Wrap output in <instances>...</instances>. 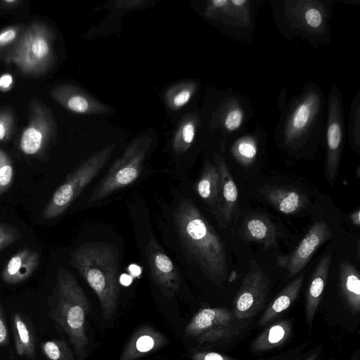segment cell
Instances as JSON below:
<instances>
[{
    "label": "cell",
    "instance_id": "obj_1",
    "mask_svg": "<svg viewBox=\"0 0 360 360\" xmlns=\"http://www.w3.org/2000/svg\"><path fill=\"white\" fill-rule=\"evenodd\" d=\"M179 239L205 276L221 286L228 277L224 244L210 222L190 200H180L174 212Z\"/></svg>",
    "mask_w": 360,
    "mask_h": 360
},
{
    "label": "cell",
    "instance_id": "obj_2",
    "mask_svg": "<svg viewBox=\"0 0 360 360\" xmlns=\"http://www.w3.org/2000/svg\"><path fill=\"white\" fill-rule=\"evenodd\" d=\"M70 258L71 265L96 295L103 318L110 319L119 297L117 250L105 243H88L77 248Z\"/></svg>",
    "mask_w": 360,
    "mask_h": 360
},
{
    "label": "cell",
    "instance_id": "obj_3",
    "mask_svg": "<svg viewBox=\"0 0 360 360\" xmlns=\"http://www.w3.org/2000/svg\"><path fill=\"white\" fill-rule=\"evenodd\" d=\"M90 306L87 297L74 276L60 266L49 302V316L67 335L77 360L87 356L89 339L86 320Z\"/></svg>",
    "mask_w": 360,
    "mask_h": 360
},
{
    "label": "cell",
    "instance_id": "obj_4",
    "mask_svg": "<svg viewBox=\"0 0 360 360\" xmlns=\"http://www.w3.org/2000/svg\"><path fill=\"white\" fill-rule=\"evenodd\" d=\"M151 143L152 139L149 136L134 139L90 193L87 203L101 201L113 192L136 181L141 173Z\"/></svg>",
    "mask_w": 360,
    "mask_h": 360
},
{
    "label": "cell",
    "instance_id": "obj_5",
    "mask_svg": "<svg viewBox=\"0 0 360 360\" xmlns=\"http://www.w3.org/2000/svg\"><path fill=\"white\" fill-rule=\"evenodd\" d=\"M115 147L114 143L103 147L68 174L44 207L42 217L51 219L63 214L100 172L111 157Z\"/></svg>",
    "mask_w": 360,
    "mask_h": 360
},
{
    "label": "cell",
    "instance_id": "obj_6",
    "mask_svg": "<svg viewBox=\"0 0 360 360\" xmlns=\"http://www.w3.org/2000/svg\"><path fill=\"white\" fill-rule=\"evenodd\" d=\"M236 320L232 312L226 308H202L192 317L184 333L200 345L227 343L239 333Z\"/></svg>",
    "mask_w": 360,
    "mask_h": 360
},
{
    "label": "cell",
    "instance_id": "obj_7",
    "mask_svg": "<svg viewBox=\"0 0 360 360\" xmlns=\"http://www.w3.org/2000/svg\"><path fill=\"white\" fill-rule=\"evenodd\" d=\"M267 274L255 260H251L233 304L232 314L238 320L255 316L262 307L269 291Z\"/></svg>",
    "mask_w": 360,
    "mask_h": 360
},
{
    "label": "cell",
    "instance_id": "obj_8",
    "mask_svg": "<svg viewBox=\"0 0 360 360\" xmlns=\"http://www.w3.org/2000/svg\"><path fill=\"white\" fill-rule=\"evenodd\" d=\"M146 256L153 281L165 296H173L180 288L179 273L153 236L149 238Z\"/></svg>",
    "mask_w": 360,
    "mask_h": 360
},
{
    "label": "cell",
    "instance_id": "obj_9",
    "mask_svg": "<svg viewBox=\"0 0 360 360\" xmlns=\"http://www.w3.org/2000/svg\"><path fill=\"white\" fill-rule=\"evenodd\" d=\"M340 98L338 91H330L327 126V156L326 175L328 183L333 185L338 172L343 137Z\"/></svg>",
    "mask_w": 360,
    "mask_h": 360
},
{
    "label": "cell",
    "instance_id": "obj_10",
    "mask_svg": "<svg viewBox=\"0 0 360 360\" xmlns=\"http://www.w3.org/2000/svg\"><path fill=\"white\" fill-rule=\"evenodd\" d=\"M331 236L330 229L323 220L316 221L285 262L288 277H293L304 269L317 249Z\"/></svg>",
    "mask_w": 360,
    "mask_h": 360
},
{
    "label": "cell",
    "instance_id": "obj_11",
    "mask_svg": "<svg viewBox=\"0 0 360 360\" xmlns=\"http://www.w3.org/2000/svg\"><path fill=\"white\" fill-rule=\"evenodd\" d=\"M167 342L162 333L150 326H143L132 335L118 360H136L160 349Z\"/></svg>",
    "mask_w": 360,
    "mask_h": 360
},
{
    "label": "cell",
    "instance_id": "obj_12",
    "mask_svg": "<svg viewBox=\"0 0 360 360\" xmlns=\"http://www.w3.org/2000/svg\"><path fill=\"white\" fill-rule=\"evenodd\" d=\"M220 181V219L219 224L226 226L231 222L238 204V189L224 159L214 155Z\"/></svg>",
    "mask_w": 360,
    "mask_h": 360
},
{
    "label": "cell",
    "instance_id": "obj_13",
    "mask_svg": "<svg viewBox=\"0 0 360 360\" xmlns=\"http://www.w3.org/2000/svg\"><path fill=\"white\" fill-rule=\"evenodd\" d=\"M39 262V255L36 250L22 248L7 261L1 272V278L9 285L20 283L32 276Z\"/></svg>",
    "mask_w": 360,
    "mask_h": 360
},
{
    "label": "cell",
    "instance_id": "obj_14",
    "mask_svg": "<svg viewBox=\"0 0 360 360\" xmlns=\"http://www.w3.org/2000/svg\"><path fill=\"white\" fill-rule=\"evenodd\" d=\"M332 256L323 255L317 264L311 278L305 302V317L310 326L314 321L327 281Z\"/></svg>",
    "mask_w": 360,
    "mask_h": 360
},
{
    "label": "cell",
    "instance_id": "obj_15",
    "mask_svg": "<svg viewBox=\"0 0 360 360\" xmlns=\"http://www.w3.org/2000/svg\"><path fill=\"white\" fill-rule=\"evenodd\" d=\"M195 189L198 195L207 205L218 222H219L221 207L220 181L215 165L210 162L205 164L201 175L196 184Z\"/></svg>",
    "mask_w": 360,
    "mask_h": 360
},
{
    "label": "cell",
    "instance_id": "obj_16",
    "mask_svg": "<svg viewBox=\"0 0 360 360\" xmlns=\"http://www.w3.org/2000/svg\"><path fill=\"white\" fill-rule=\"evenodd\" d=\"M12 329L17 354L28 359L35 358V333L28 319L20 312H14L12 316Z\"/></svg>",
    "mask_w": 360,
    "mask_h": 360
},
{
    "label": "cell",
    "instance_id": "obj_17",
    "mask_svg": "<svg viewBox=\"0 0 360 360\" xmlns=\"http://www.w3.org/2000/svg\"><path fill=\"white\" fill-rule=\"evenodd\" d=\"M316 105L315 96H311L305 97L297 104L288 124L286 141L288 143L297 142L303 136L314 116Z\"/></svg>",
    "mask_w": 360,
    "mask_h": 360
},
{
    "label": "cell",
    "instance_id": "obj_18",
    "mask_svg": "<svg viewBox=\"0 0 360 360\" xmlns=\"http://www.w3.org/2000/svg\"><path fill=\"white\" fill-rule=\"evenodd\" d=\"M340 288L349 309L354 314L360 311V276L352 264L341 261L339 271Z\"/></svg>",
    "mask_w": 360,
    "mask_h": 360
},
{
    "label": "cell",
    "instance_id": "obj_19",
    "mask_svg": "<svg viewBox=\"0 0 360 360\" xmlns=\"http://www.w3.org/2000/svg\"><path fill=\"white\" fill-rule=\"evenodd\" d=\"M63 98L70 110L83 115H101L110 111V108L91 94L76 88L64 89Z\"/></svg>",
    "mask_w": 360,
    "mask_h": 360
},
{
    "label": "cell",
    "instance_id": "obj_20",
    "mask_svg": "<svg viewBox=\"0 0 360 360\" xmlns=\"http://www.w3.org/2000/svg\"><path fill=\"white\" fill-rule=\"evenodd\" d=\"M262 193L272 205L285 214L297 212L307 202L305 195L292 188L270 187L264 189Z\"/></svg>",
    "mask_w": 360,
    "mask_h": 360
},
{
    "label": "cell",
    "instance_id": "obj_21",
    "mask_svg": "<svg viewBox=\"0 0 360 360\" xmlns=\"http://www.w3.org/2000/svg\"><path fill=\"white\" fill-rule=\"evenodd\" d=\"M304 281V275L300 274L290 282L277 297L269 304L259 319V325L264 326L288 309L299 295Z\"/></svg>",
    "mask_w": 360,
    "mask_h": 360
},
{
    "label": "cell",
    "instance_id": "obj_22",
    "mask_svg": "<svg viewBox=\"0 0 360 360\" xmlns=\"http://www.w3.org/2000/svg\"><path fill=\"white\" fill-rule=\"evenodd\" d=\"M242 233L248 241L257 242L266 248L275 243L276 236L271 221L260 214L252 215L245 219Z\"/></svg>",
    "mask_w": 360,
    "mask_h": 360
},
{
    "label": "cell",
    "instance_id": "obj_23",
    "mask_svg": "<svg viewBox=\"0 0 360 360\" xmlns=\"http://www.w3.org/2000/svg\"><path fill=\"white\" fill-rule=\"evenodd\" d=\"M291 331L288 321L282 320L266 328L253 342L252 349L255 352L276 348L284 343Z\"/></svg>",
    "mask_w": 360,
    "mask_h": 360
},
{
    "label": "cell",
    "instance_id": "obj_24",
    "mask_svg": "<svg viewBox=\"0 0 360 360\" xmlns=\"http://www.w3.org/2000/svg\"><path fill=\"white\" fill-rule=\"evenodd\" d=\"M198 124L197 115H185L179 122L172 140V148L176 155L186 153L193 145Z\"/></svg>",
    "mask_w": 360,
    "mask_h": 360
},
{
    "label": "cell",
    "instance_id": "obj_25",
    "mask_svg": "<svg viewBox=\"0 0 360 360\" xmlns=\"http://www.w3.org/2000/svg\"><path fill=\"white\" fill-rule=\"evenodd\" d=\"M198 88L193 81H184L169 86L165 93L167 107L171 110H178L185 106L192 98Z\"/></svg>",
    "mask_w": 360,
    "mask_h": 360
},
{
    "label": "cell",
    "instance_id": "obj_26",
    "mask_svg": "<svg viewBox=\"0 0 360 360\" xmlns=\"http://www.w3.org/2000/svg\"><path fill=\"white\" fill-rule=\"evenodd\" d=\"M41 350L47 360H75L74 352L64 340H46L41 344Z\"/></svg>",
    "mask_w": 360,
    "mask_h": 360
},
{
    "label": "cell",
    "instance_id": "obj_27",
    "mask_svg": "<svg viewBox=\"0 0 360 360\" xmlns=\"http://www.w3.org/2000/svg\"><path fill=\"white\" fill-rule=\"evenodd\" d=\"M358 93L354 100L349 115L348 129L354 150L359 152L360 146V96Z\"/></svg>",
    "mask_w": 360,
    "mask_h": 360
},
{
    "label": "cell",
    "instance_id": "obj_28",
    "mask_svg": "<svg viewBox=\"0 0 360 360\" xmlns=\"http://www.w3.org/2000/svg\"><path fill=\"white\" fill-rule=\"evenodd\" d=\"M42 140V134L39 130L29 127L21 136L20 148L27 155H34L41 149Z\"/></svg>",
    "mask_w": 360,
    "mask_h": 360
},
{
    "label": "cell",
    "instance_id": "obj_29",
    "mask_svg": "<svg viewBox=\"0 0 360 360\" xmlns=\"http://www.w3.org/2000/svg\"><path fill=\"white\" fill-rule=\"evenodd\" d=\"M13 167L6 154L0 150V195L11 187L13 179Z\"/></svg>",
    "mask_w": 360,
    "mask_h": 360
},
{
    "label": "cell",
    "instance_id": "obj_30",
    "mask_svg": "<svg viewBox=\"0 0 360 360\" xmlns=\"http://www.w3.org/2000/svg\"><path fill=\"white\" fill-rule=\"evenodd\" d=\"M257 152L256 144L248 140L238 143L233 150V154L243 165H250L255 159Z\"/></svg>",
    "mask_w": 360,
    "mask_h": 360
},
{
    "label": "cell",
    "instance_id": "obj_31",
    "mask_svg": "<svg viewBox=\"0 0 360 360\" xmlns=\"http://www.w3.org/2000/svg\"><path fill=\"white\" fill-rule=\"evenodd\" d=\"M20 237L18 228L7 223L0 222V251L13 243Z\"/></svg>",
    "mask_w": 360,
    "mask_h": 360
},
{
    "label": "cell",
    "instance_id": "obj_32",
    "mask_svg": "<svg viewBox=\"0 0 360 360\" xmlns=\"http://www.w3.org/2000/svg\"><path fill=\"white\" fill-rule=\"evenodd\" d=\"M243 121V112L239 109L231 110L224 120V126L226 129L233 131L238 129Z\"/></svg>",
    "mask_w": 360,
    "mask_h": 360
},
{
    "label": "cell",
    "instance_id": "obj_33",
    "mask_svg": "<svg viewBox=\"0 0 360 360\" xmlns=\"http://www.w3.org/2000/svg\"><path fill=\"white\" fill-rule=\"evenodd\" d=\"M32 54L35 58L41 59L45 58L49 53V46L46 40L41 38L34 41L31 46Z\"/></svg>",
    "mask_w": 360,
    "mask_h": 360
},
{
    "label": "cell",
    "instance_id": "obj_34",
    "mask_svg": "<svg viewBox=\"0 0 360 360\" xmlns=\"http://www.w3.org/2000/svg\"><path fill=\"white\" fill-rule=\"evenodd\" d=\"M192 360H238L215 352H198L191 356Z\"/></svg>",
    "mask_w": 360,
    "mask_h": 360
},
{
    "label": "cell",
    "instance_id": "obj_35",
    "mask_svg": "<svg viewBox=\"0 0 360 360\" xmlns=\"http://www.w3.org/2000/svg\"><path fill=\"white\" fill-rule=\"evenodd\" d=\"M9 342V335L6 319L4 309L0 304V347L7 346Z\"/></svg>",
    "mask_w": 360,
    "mask_h": 360
},
{
    "label": "cell",
    "instance_id": "obj_36",
    "mask_svg": "<svg viewBox=\"0 0 360 360\" xmlns=\"http://www.w3.org/2000/svg\"><path fill=\"white\" fill-rule=\"evenodd\" d=\"M307 23L311 27H319L322 23V15L319 10L311 8L304 15Z\"/></svg>",
    "mask_w": 360,
    "mask_h": 360
},
{
    "label": "cell",
    "instance_id": "obj_37",
    "mask_svg": "<svg viewBox=\"0 0 360 360\" xmlns=\"http://www.w3.org/2000/svg\"><path fill=\"white\" fill-rule=\"evenodd\" d=\"M146 1L142 0H132V1H117L115 2V8H138L145 5Z\"/></svg>",
    "mask_w": 360,
    "mask_h": 360
},
{
    "label": "cell",
    "instance_id": "obj_38",
    "mask_svg": "<svg viewBox=\"0 0 360 360\" xmlns=\"http://www.w3.org/2000/svg\"><path fill=\"white\" fill-rule=\"evenodd\" d=\"M16 37L14 30H7L0 34V45L3 46L12 41Z\"/></svg>",
    "mask_w": 360,
    "mask_h": 360
},
{
    "label": "cell",
    "instance_id": "obj_39",
    "mask_svg": "<svg viewBox=\"0 0 360 360\" xmlns=\"http://www.w3.org/2000/svg\"><path fill=\"white\" fill-rule=\"evenodd\" d=\"M13 82L12 77L8 74L3 75L0 77V89L2 90L8 89Z\"/></svg>",
    "mask_w": 360,
    "mask_h": 360
},
{
    "label": "cell",
    "instance_id": "obj_40",
    "mask_svg": "<svg viewBox=\"0 0 360 360\" xmlns=\"http://www.w3.org/2000/svg\"><path fill=\"white\" fill-rule=\"evenodd\" d=\"M360 214V211L359 210H357L356 211L354 212L350 216L352 222L357 226H359L360 225V214Z\"/></svg>",
    "mask_w": 360,
    "mask_h": 360
},
{
    "label": "cell",
    "instance_id": "obj_41",
    "mask_svg": "<svg viewBox=\"0 0 360 360\" xmlns=\"http://www.w3.org/2000/svg\"><path fill=\"white\" fill-rule=\"evenodd\" d=\"M6 136V129L5 127L0 124V141L2 140Z\"/></svg>",
    "mask_w": 360,
    "mask_h": 360
},
{
    "label": "cell",
    "instance_id": "obj_42",
    "mask_svg": "<svg viewBox=\"0 0 360 360\" xmlns=\"http://www.w3.org/2000/svg\"><path fill=\"white\" fill-rule=\"evenodd\" d=\"M318 353H314L309 356L307 358H306L304 360H316L318 358Z\"/></svg>",
    "mask_w": 360,
    "mask_h": 360
},
{
    "label": "cell",
    "instance_id": "obj_43",
    "mask_svg": "<svg viewBox=\"0 0 360 360\" xmlns=\"http://www.w3.org/2000/svg\"><path fill=\"white\" fill-rule=\"evenodd\" d=\"M351 360H359V358L358 356H354Z\"/></svg>",
    "mask_w": 360,
    "mask_h": 360
}]
</instances>
